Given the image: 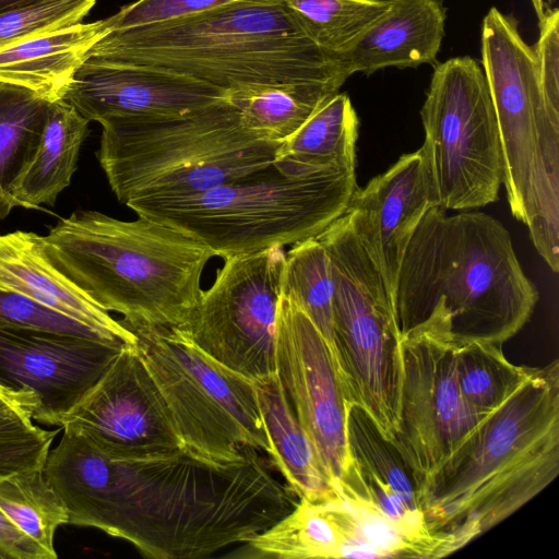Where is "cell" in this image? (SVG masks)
Listing matches in <instances>:
<instances>
[{"mask_svg": "<svg viewBox=\"0 0 559 559\" xmlns=\"http://www.w3.org/2000/svg\"><path fill=\"white\" fill-rule=\"evenodd\" d=\"M45 477L69 524L98 528L154 559H197L247 543L296 504L255 449L217 462L185 447L169 454L116 459L63 431Z\"/></svg>", "mask_w": 559, "mask_h": 559, "instance_id": "6da1fadb", "label": "cell"}, {"mask_svg": "<svg viewBox=\"0 0 559 559\" xmlns=\"http://www.w3.org/2000/svg\"><path fill=\"white\" fill-rule=\"evenodd\" d=\"M508 229L480 212L431 206L404 252L394 309L402 337L425 334L453 345H502L537 304Z\"/></svg>", "mask_w": 559, "mask_h": 559, "instance_id": "7a4b0ae2", "label": "cell"}, {"mask_svg": "<svg viewBox=\"0 0 559 559\" xmlns=\"http://www.w3.org/2000/svg\"><path fill=\"white\" fill-rule=\"evenodd\" d=\"M559 473V365L532 368L417 490L437 558L495 527Z\"/></svg>", "mask_w": 559, "mask_h": 559, "instance_id": "3957f363", "label": "cell"}, {"mask_svg": "<svg viewBox=\"0 0 559 559\" xmlns=\"http://www.w3.org/2000/svg\"><path fill=\"white\" fill-rule=\"evenodd\" d=\"M87 58L182 74L223 91L333 84L340 61L306 33L284 0H238L203 12L109 32Z\"/></svg>", "mask_w": 559, "mask_h": 559, "instance_id": "277c9868", "label": "cell"}, {"mask_svg": "<svg viewBox=\"0 0 559 559\" xmlns=\"http://www.w3.org/2000/svg\"><path fill=\"white\" fill-rule=\"evenodd\" d=\"M43 238L51 264L98 307L123 321L153 325L187 321L214 257L201 242L140 215L121 221L79 211Z\"/></svg>", "mask_w": 559, "mask_h": 559, "instance_id": "5b68a950", "label": "cell"}, {"mask_svg": "<svg viewBox=\"0 0 559 559\" xmlns=\"http://www.w3.org/2000/svg\"><path fill=\"white\" fill-rule=\"evenodd\" d=\"M100 124L97 158L123 204L215 189L270 166L281 144L247 129L227 98L180 116Z\"/></svg>", "mask_w": 559, "mask_h": 559, "instance_id": "8992f818", "label": "cell"}, {"mask_svg": "<svg viewBox=\"0 0 559 559\" xmlns=\"http://www.w3.org/2000/svg\"><path fill=\"white\" fill-rule=\"evenodd\" d=\"M356 187L355 167L289 176L272 163L202 193L126 205L225 260L316 238L345 213Z\"/></svg>", "mask_w": 559, "mask_h": 559, "instance_id": "52a82bcc", "label": "cell"}, {"mask_svg": "<svg viewBox=\"0 0 559 559\" xmlns=\"http://www.w3.org/2000/svg\"><path fill=\"white\" fill-rule=\"evenodd\" d=\"M481 63L500 133L512 215L539 255L559 270V116L547 107L534 48L497 8L483 20Z\"/></svg>", "mask_w": 559, "mask_h": 559, "instance_id": "ba28073f", "label": "cell"}, {"mask_svg": "<svg viewBox=\"0 0 559 559\" xmlns=\"http://www.w3.org/2000/svg\"><path fill=\"white\" fill-rule=\"evenodd\" d=\"M317 239L329 255L334 283V348L342 381L350 403L391 442L403 376L394 305L346 214Z\"/></svg>", "mask_w": 559, "mask_h": 559, "instance_id": "9c48e42d", "label": "cell"}, {"mask_svg": "<svg viewBox=\"0 0 559 559\" xmlns=\"http://www.w3.org/2000/svg\"><path fill=\"white\" fill-rule=\"evenodd\" d=\"M120 322L156 383L183 447L228 462L246 448L271 452L253 382L202 353L178 326Z\"/></svg>", "mask_w": 559, "mask_h": 559, "instance_id": "30bf717a", "label": "cell"}, {"mask_svg": "<svg viewBox=\"0 0 559 559\" xmlns=\"http://www.w3.org/2000/svg\"><path fill=\"white\" fill-rule=\"evenodd\" d=\"M420 116L425 130L420 150L438 205L468 210L495 202L503 181V157L479 63L469 56L439 63Z\"/></svg>", "mask_w": 559, "mask_h": 559, "instance_id": "8fae6325", "label": "cell"}, {"mask_svg": "<svg viewBox=\"0 0 559 559\" xmlns=\"http://www.w3.org/2000/svg\"><path fill=\"white\" fill-rule=\"evenodd\" d=\"M283 247L225 259L182 329L207 357L251 381L276 372Z\"/></svg>", "mask_w": 559, "mask_h": 559, "instance_id": "7c38bea8", "label": "cell"}, {"mask_svg": "<svg viewBox=\"0 0 559 559\" xmlns=\"http://www.w3.org/2000/svg\"><path fill=\"white\" fill-rule=\"evenodd\" d=\"M455 345L425 334L402 337L397 427L390 442L418 488L488 415L474 411L457 383Z\"/></svg>", "mask_w": 559, "mask_h": 559, "instance_id": "4fadbf2b", "label": "cell"}, {"mask_svg": "<svg viewBox=\"0 0 559 559\" xmlns=\"http://www.w3.org/2000/svg\"><path fill=\"white\" fill-rule=\"evenodd\" d=\"M276 373L325 473L333 483L344 481L355 464L347 440L353 404L326 341L283 292L276 321Z\"/></svg>", "mask_w": 559, "mask_h": 559, "instance_id": "5bb4252c", "label": "cell"}, {"mask_svg": "<svg viewBox=\"0 0 559 559\" xmlns=\"http://www.w3.org/2000/svg\"><path fill=\"white\" fill-rule=\"evenodd\" d=\"M61 428L116 459L173 453L183 443L135 344L122 347Z\"/></svg>", "mask_w": 559, "mask_h": 559, "instance_id": "9a60e30c", "label": "cell"}, {"mask_svg": "<svg viewBox=\"0 0 559 559\" xmlns=\"http://www.w3.org/2000/svg\"><path fill=\"white\" fill-rule=\"evenodd\" d=\"M48 330L0 326V384L33 394V419L61 427L122 347Z\"/></svg>", "mask_w": 559, "mask_h": 559, "instance_id": "2e32d148", "label": "cell"}, {"mask_svg": "<svg viewBox=\"0 0 559 559\" xmlns=\"http://www.w3.org/2000/svg\"><path fill=\"white\" fill-rule=\"evenodd\" d=\"M207 83L162 69L86 58L63 97L88 121L188 114L226 100Z\"/></svg>", "mask_w": 559, "mask_h": 559, "instance_id": "e0dca14e", "label": "cell"}, {"mask_svg": "<svg viewBox=\"0 0 559 559\" xmlns=\"http://www.w3.org/2000/svg\"><path fill=\"white\" fill-rule=\"evenodd\" d=\"M438 199L421 150L402 155L364 188L356 187L344 214L382 276L394 305L401 262L425 213Z\"/></svg>", "mask_w": 559, "mask_h": 559, "instance_id": "ac0fdd59", "label": "cell"}, {"mask_svg": "<svg viewBox=\"0 0 559 559\" xmlns=\"http://www.w3.org/2000/svg\"><path fill=\"white\" fill-rule=\"evenodd\" d=\"M0 289L20 294L104 334L135 344L120 320L98 307L48 260L43 236L15 230L0 235Z\"/></svg>", "mask_w": 559, "mask_h": 559, "instance_id": "d6986e66", "label": "cell"}, {"mask_svg": "<svg viewBox=\"0 0 559 559\" xmlns=\"http://www.w3.org/2000/svg\"><path fill=\"white\" fill-rule=\"evenodd\" d=\"M445 17L443 0H391L389 10L338 57L343 73L435 63Z\"/></svg>", "mask_w": 559, "mask_h": 559, "instance_id": "ffe728a7", "label": "cell"}, {"mask_svg": "<svg viewBox=\"0 0 559 559\" xmlns=\"http://www.w3.org/2000/svg\"><path fill=\"white\" fill-rule=\"evenodd\" d=\"M110 31L108 19L76 23L0 49V82L63 99L91 48Z\"/></svg>", "mask_w": 559, "mask_h": 559, "instance_id": "44dd1931", "label": "cell"}, {"mask_svg": "<svg viewBox=\"0 0 559 559\" xmlns=\"http://www.w3.org/2000/svg\"><path fill=\"white\" fill-rule=\"evenodd\" d=\"M271 444L270 457L289 491L316 499L333 491L317 451L299 423L277 373L252 381Z\"/></svg>", "mask_w": 559, "mask_h": 559, "instance_id": "7402d4cb", "label": "cell"}, {"mask_svg": "<svg viewBox=\"0 0 559 559\" xmlns=\"http://www.w3.org/2000/svg\"><path fill=\"white\" fill-rule=\"evenodd\" d=\"M88 122L64 99L49 103L35 154L13 186L17 206L37 209L41 204H55L76 170Z\"/></svg>", "mask_w": 559, "mask_h": 559, "instance_id": "603a6c76", "label": "cell"}, {"mask_svg": "<svg viewBox=\"0 0 559 559\" xmlns=\"http://www.w3.org/2000/svg\"><path fill=\"white\" fill-rule=\"evenodd\" d=\"M358 118L347 94L337 92L276 150L273 165L289 176L355 167Z\"/></svg>", "mask_w": 559, "mask_h": 559, "instance_id": "cb8c5ba5", "label": "cell"}, {"mask_svg": "<svg viewBox=\"0 0 559 559\" xmlns=\"http://www.w3.org/2000/svg\"><path fill=\"white\" fill-rule=\"evenodd\" d=\"M338 90L333 84L264 86L230 91L226 98L247 129L262 140L282 143Z\"/></svg>", "mask_w": 559, "mask_h": 559, "instance_id": "d4e9b609", "label": "cell"}, {"mask_svg": "<svg viewBox=\"0 0 559 559\" xmlns=\"http://www.w3.org/2000/svg\"><path fill=\"white\" fill-rule=\"evenodd\" d=\"M49 103L28 88L0 82V218L17 206L13 186L35 154Z\"/></svg>", "mask_w": 559, "mask_h": 559, "instance_id": "484cf974", "label": "cell"}, {"mask_svg": "<svg viewBox=\"0 0 559 559\" xmlns=\"http://www.w3.org/2000/svg\"><path fill=\"white\" fill-rule=\"evenodd\" d=\"M0 510L20 531L57 558L55 533L60 525L69 524V514L43 468L0 480Z\"/></svg>", "mask_w": 559, "mask_h": 559, "instance_id": "4316f807", "label": "cell"}, {"mask_svg": "<svg viewBox=\"0 0 559 559\" xmlns=\"http://www.w3.org/2000/svg\"><path fill=\"white\" fill-rule=\"evenodd\" d=\"M282 292L293 297L307 313L337 365L333 332L334 283L329 255L317 237L296 242L286 252Z\"/></svg>", "mask_w": 559, "mask_h": 559, "instance_id": "83f0119b", "label": "cell"}, {"mask_svg": "<svg viewBox=\"0 0 559 559\" xmlns=\"http://www.w3.org/2000/svg\"><path fill=\"white\" fill-rule=\"evenodd\" d=\"M284 1L308 36L337 60L391 5V0Z\"/></svg>", "mask_w": 559, "mask_h": 559, "instance_id": "f1b7e54d", "label": "cell"}, {"mask_svg": "<svg viewBox=\"0 0 559 559\" xmlns=\"http://www.w3.org/2000/svg\"><path fill=\"white\" fill-rule=\"evenodd\" d=\"M454 352L460 391L466 403L483 415L502 404L532 371L510 362L501 345L474 341L455 345Z\"/></svg>", "mask_w": 559, "mask_h": 559, "instance_id": "f546056e", "label": "cell"}, {"mask_svg": "<svg viewBox=\"0 0 559 559\" xmlns=\"http://www.w3.org/2000/svg\"><path fill=\"white\" fill-rule=\"evenodd\" d=\"M347 440L358 466L390 487L407 506L421 512L416 485L402 459L356 405L347 415Z\"/></svg>", "mask_w": 559, "mask_h": 559, "instance_id": "4dcf8cb0", "label": "cell"}, {"mask_svg": "<svg viewBox=\"0 0 559 559\" xmlns=\"http://www.w3.org/2000/svg\"><path fill=\"white\" fill-rule=\"evenodd\" d=\"M32 419L24 409L0 412V480L44 467L59 429H41Z\"/></svg>", "mask_w": 559, "mask_h": 559, "instance_id": "1f68e13d", "label": "cell"}, {"mask_svg": "<svg viewBox=\"0 0 559 559\" xmlns=\"http://www.w3.org/2000/svg\"><path fill=\"white\" fill-rule=\"evenodd\" d=\"M96 0H41L0 13V49L81 23Z\"/></svg>", "mask_w": 559, "mask_h": 559, "instance_id": "d6a6232c", "label": "cell"}, {"mask_svg": "<svg viewBox=\"0 0 559 559\" xmlns=\"http://www.w3.org/2000/svg\"><path fill=\"white\" fill-rule=\"evenodd\" d=\"M0 326L33 328L119 343L27 297L2 289H0Z\"/></svg>", "mask_w": 559, "mask_h": 559, "instance_id": "836d02e7", "label": "cell"}, {"mask_svg": "<svg viewBox=\"0 0 559 559\" xmlns=\"http://www.w3.org/2000/svg\"><path fill=\"white\" fill-rule=\"evenodd\" d=\"M235 1L238 0H136L107 19L111 31H117L186 16Z\"/></svg>", "mask_w": 559, "mask_h": 559, "instance_id": "e575fe53", "label": "cell"}, {"mask_svg": "<svg viewBox=\"0 0 559 559\" xmlns=\"http://www.w3.org/2000/svg\"><path fill=\"white\" fill-rule=\"evenodd\" d=\"M539 35L533 47L542 92L548 109L559 116V11L545 8L538 17Z\"/></svg>", "mask_w": 559, "mask_h": 559, "instance_id": "d590c367", "label": "cell"}, {"mask_svg": "<svg viewBox=\"0 0 559 559\" xmlns=\"http://www.w3.org/2000/svg\"><path fill=\"white\" fill-rule=\"evenodd\" d=\"M0 559H55L20 531L0 510Z\"/></svg>", "mask_w": 559, "mask_h": 559, "instance_id": "8d00e7d4", "label": "cell"}, {"mask_svg": "<svg viewBox=\"0 0 559 559\" xmlns=\"http://www.w3.org/2000/svg\"><path fill=\"white\" fill-rule=\"evenodd\" d=\"M37 405L38 401L33 394L0 384V412L24 409L29 412L33 418Z\"/></svg>", "mask_w": 559, "mask_h": 559, "instance_id": "74e56055", "label": "cell"}, {"mask_svg": "<svg viewBox=\"0 0 559 559\" xmlns=\"http://www.w3.org/2000/svg\"><path fill=\"white\" fill-rule=\"evenodd\" d=\"M41 0H0V13Z\"/></svg>", "mask_w": 559, "mask_h": 559, "instance_id": "f35d334b", "label": "cell"}]
</instances>
